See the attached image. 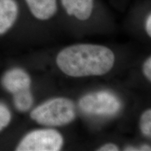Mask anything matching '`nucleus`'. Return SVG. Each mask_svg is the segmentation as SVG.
Instances as JSON below:
<instances>
[{"instance_id": "obj_1", "label": "nucleus", "mask_w": 151, "mask_h": 151, "mask_svg": "<svg viewBox=\"0 0 151 151\" xmlns=\"http://www.w3.org/2000/svg\"><path fill=\"white\" fill-rule=\"evenodd\" d=\"M60 70L71 77L106 74L114 65L115 56L109 48L93 44L67 47L57 56Z\"/></svg>"}, {"instance_id": "obj_2", "label": "nucleus", "mask_w": 151, "mask_h": 151, "mask_svg": "<svg viewBox=\"0 0 151 151\" xmlns=\"http://www.w3.org/2000/svg\"><path fill=\"white\" fill-rule=\"evenodd\" d=\"M30 117L39 124L56 127L70 123L76 117L74 104L66 98H55L39 105Z\"/></svg>"}, {"instance_id": "obj_3", "label": "nucleus", "mask_w": 151, "mask_h": 151, "mask_svg": "<svg viewBox=\"0 0 151 151\" xmlns=\"http://www.w3.org/2000/svg\"><path fill=\"white\" fill-rule=\"evenodd\" d=\"M64 140L62 136L52 129H38L24 137L16 150L58 151L61 149Z\"/></svg>"}, {"instance_id": "obj_4", "label": "nucleus", "mask_w": 151, "mask_h": 151, "mask_svg": "<svg viewBox=\"0 0 151 151\" xmlns=\"http://www.w3.org/2000/svg\"><path fill=\"white\" fill-rule=\"evenodd\" d=\"M121 104L114 94L108 92H97L83 97L79 107L85 113L93 115L109 116L118 112Z\"/></svg>"}, {"instance_id": "obj_5", "label": "nucleus", "mask_w": 151, "mask_h": 151, "mask_svg": "<svg viewBox=\"0 0 151 151\" xmlns=\"http://www.w3.org/2000/svg\"><path fill=\"white\" fill-rule=\"evenodd\" d=\"M2 83L4 88L11 93L30 89L31 79L29 76L20 69H13L4 76Z\"/></svg>"}, {"instance_id": "obj_6", "label": "nucleus", "mask_w": 151, "mask_h": 151, "mask_svg": "<svg viewBox=\"0 0 151 151\" xmlns=\"http://www.w3.org/2000/svg\"><path fill=\"white\" fill-rule=\"evenodd\" d=\"M64 8L69 16L86 20L91 16L93 0H61Z\"/></svg>"}, {"instance_id": "obj_7", "label": "nucleus", "mask_w": 151, "mask_h": 151, "mask_svg": "<svg viewBox=\"0 0 151 151\" xmlns=\"http://www.w3.org/2000/svg\"><path fill=\"white\" fill-rule=\"evenodd\" d=\"M18 13V6L14 0H0V35L12 27Z\"/></svg>"}, {"instance_id": "obj_8", "label": "nucleus", "mask_w": 151, "mask_h": 151, "mask_svg": "<svg viewBox=\"0 0 151 151\" xmlns=\"http://www.w3.org/2000/svg\"><path fill=\"white\" fill-rule=\"evenodd\" d=\"M33 16L39 20H48L55 14L57 0H25Z\"/></svg>"}, {"instance_id": "obj_9", "label": "nucleus", "mask_w": 151, "mask_h": 151, "mask_svg": "<svg viewBox=\"0 0 151 151\" xmlns=\"http://www.w3.org/2000/svg\"><path fill=\"white\" fill-rule=\"evenodd\" d=\"M14 104L18 111L24 112L31 108L33 103V98L30 89L22 90L14 94Z\"/></svg>"}, {"instance_id": "obj_10", "label": "nucleus", "mask_w": 151, "mask_h": 151, "mask_svg": "<svg viewBox=\"0 0 151 151\" xmlns=\"http://www.w3.org/2000/svg\"><path fill=\"white\" fill-rule=\"evenodd\" d=\"M141 130L146 137H150L151 136V111L146 110L143 113L141 118L140 122Z\"/></svg>"}, {"instance_id": "obj_11", "label": "nucleus", "mask_w": 151, "mask_h": 151, "mask_svg": "<svg viewBox=\"0 0 151 151\" xmlns=\"http://www.w3.org/2000/svg\"><path fill=\"white\" fill-rule=\"evenodd\" d=\"M11 113L6 106L0 104V132L5 128L11 121Z\"/></svg>"}, {"instance_id": "obj_12", "label": "nucleus", "mask_w": 151, "mask_h": 151, "mask_svg": "<svg viewBox=\"0 0 151 151\" xmlns=\"http://www.w3.org/2000/svg\"><path fill=\"white\" fill-rule=\"evenodd\" d=\"M143 72L149 81H151V58H149L143 65Z\"/></svg>"}, {"instance_id": "obj_13", "label": "nucleus", "mask_w": 151, "mask_h": 151, "mask_svg": "<svg viewBox=\"0 0 151 151\" xmlns=\"http://www.w3.org/2000/svg\"><path fill=\"white\" fill-rule=\"evenodd\" d=\"M99 151H118L119 150L118 147L113 143H107L104 145L99 149Z\"/></svg>"}, {"instance_id": "obj_14", "label": "nucleus", "mask_w": 151, "mask_h": 151, "mask_svg": "<svg viewBox=\"0 0 151 151\" xmlns=\"http://www.w3.org/2000/svg\"><path fill=\"white\" fill-rule=\"evenodd\" d=\"M146 28L147 34H148V35L150 37L151 36V16L150 15H149L148 18H147Z\"/></svg>"}, {"instance_id": "obj_15", "label": "nucleus", "mask_w": 151, "mask_h": 151, "mask_svg": "<svg viewBox=\"0 0 151 151\" xmlns=\"http://www.w3.org/2000/svg\"><path fill=\"white\" fill-rule=\"evenodd\" d=\"M141 150H150V147L147 145H143L141 147Z\"/></svg>"}, {"instance_id": "obj_16", "label": "nucleus", "mask_w": 151, "mask_h": 151, "mask_svg": "<svg viewBox=\"0 0 151 151\" xmlns=\"http://www.w3.org/2000/svg\"><path fill=\"white\" fill-rule=\"evenodd\" d=\"M125 150H139V149H137V148H134V147H132V146H129V147H127V148H125L124 149Z\"/></svg>"}]
</instances>
